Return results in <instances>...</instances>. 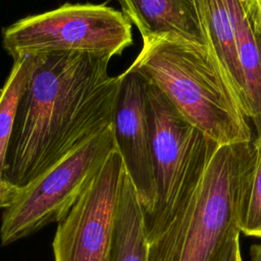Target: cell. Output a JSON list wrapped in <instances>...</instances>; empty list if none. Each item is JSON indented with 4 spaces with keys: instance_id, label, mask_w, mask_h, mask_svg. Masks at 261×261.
Segmentation results:
<instances>
[{
    "instance_id": "14",
    "label": "cell",
    "mask_w": 261,
    "mask_h": 261,
    "mask_svg": "<svg viewBox=\"0 0 261 261\" xmlns=\"http://www.w3.org/2000/svg\"><path fill=\"white\" fill-rule=\"evenodd\" d=\"M255 143L256 157L243 187L238 226L246 236L261 239V139Z\"/></svg>"
},
{
    "instance_id": "8",
    "label": "cell",
    "mask_w": 261,
    "mask_h": 261,
    "mask_svg": "<svg viewBox=\"0 0 261 261\" xmlns=\"http://www.w3.org/2000/svg\"><path fill=\"white\" fill-rule=\"evenodd\" d=\"M148 81L128 67L120 74L112 127L116 149L137 191L145 216L156 204V184L151 155Z\"/></svg>"
},
{
    "instance_id": "3",
    "label": "cell",
    "mask_w": 261,
    "mask_h": 261,
    "mask_svg": "<svg viewBox=\"0 0 261 261\" xmlns=\"http://www.w3.org/2000/svg\"><path fill=\"white\" fill-rule=\"evenodd\" d=\"M142 40L129 67L157 87L190 123L219 146L254 140L248 118L206 45L170 34Z\"/></svg>"
},
{
    "instance_id": "10",
    "label": "cell",
    "mask_w": 261,
    "mask_h": 261,
    "mask_svg": "<svg viewBox=\"0 0 261 261\" xmlns=\"http://www.w3.org/2000/svg\"><path fill=\"white\" fill-rule=\"evenodd\" d=\"M142 39L175 35L205 45L194 0H119Z\"/></svg>"
},
{
    "instance_id": "6",
    "label": "cell",
    "mask_w": 261,
    "mask_h": 261,
    "mask_svg": "<svg viewBox=\"0 0 261 261\" xmlns=\"http://www.w3.org/2000/svg\"><path fill=\"white\" fill-rule=\"evenodd\" d=\"M148 97L157 198L154 210L145 216L146 231L168 214L180 193L202 172L219 146L190 123L151 83Z\"/></svg>"
},
{
    "instance_id": "16",
    "label": "cell",
    "mask_w": 261,
    "mask_h": 261,
    "mask_svg": "<svg viewBox=\"0 0 261 261\" xmlns=\"http://www.w3.org/2000/svg\"><path fill=\"white\" fill-rule=\"evenodd\" d=\"M261 28V0H248Z\"/></svg>"
},
{
    "instance_id": "13",
    "label": "cell",
    "mask_w": 261,
    "mask_h": 261,
    "mask_svg": "<svg viewBox=\"0 0 261 261\" xmlns=\"http://www.w3.org/2000/svg\"><path fill=\"white\" fill-rule=\"evenodd\" d=\"M35 64V56L13 61L10 73L0 91V209L13 201L18 188L4 179V166L18 99Z\"/></svg>"
},
{
    "instance_id": "4",
    "label": "cell",
    "mask_w": 261,
    "mask_h": 261,
    "mask_svg": "<svg viewBox=\"0 0 261 261\" xmlns=\"http://www.w3.org/2000/svg\"><path fill=\"white\" fill-rule=\"evenodd\" d=\"M133 43L132 22L104 4H69L5 28L2 44L14 60L54 53L120 55Z\"/></svg>"
},
{
    "instance_id": "11",
    "label": "cell",
    "mask_w": 261,
    "mask_h": 261,
    "mask_svg": "<svg viewBox=\"0 0 261 261\" xmlns=\"http://www.w3.org/2000/svg\"><path fill=\"white\" fill-rule=\"evenodd\" d=\"M240 64L246 81L249 120L261 139V28L248 0H228Z\"/></svg>"
},
{
    "instance_id": "5",
    "label": "cell",
    "mask_w": 261,
    "mask_h": 261,
    "mask_svg": "<svg viewBox=\"0 0 261 261\" xmlns=\"http://www.w3.org/2000/svg\"><path fill=\"white\" fill-rule=\"evenodd\" d=\"M115 149L111 124L18 188L13 201L2 214L1 244L9 245L50 223L60 222Z\"/></svg>"
},
{
    "instance_id": "17",
    "label": "cell",
    "mask_w": 261,
    "mask_h": 261,
    "mask_svg": "<svg viewBox=\"0 0 261 261\" xmlns=\"http://www.w3.org/2000/svg\"><path fill=\"white\" fill-rule=\"evenodd\" d=\"M250 261H261V244L254 245L251 248Z\"/></svg>"
},
{
    "instance_id": "1",
    "label": "cell",
    "mask_w": 261,
    "mask_h": 261,
    "mask_svg": "<svg viewBox=\"0 0 261 261\" xmlns=\"http://www.w3.org/2000/svg\"><path fill=\"white\" fill-rule=\"evenodd\" d=\"M111 57L87 53L35 56L18 99L4 179L20 188L112 124L120 74Z\"/></svg>"
},
{
    "instance_id": "12",
    "label": "cell",
    "mask_w": 261,
    "mask_h": 261,
    "mask_svg": "<svg viewBox=\"0 0 261 261\" xmlns=\"http://www.w3.org/2000/svg\"><path fill=\"white\" fill-rule=\"evenodd\" d=\"M108 261H147L145 212L126 170L114 208Z\"/></svg>"
},
{
    "instance_id": "15",
    "label": "cell",
    "mask_w": 261,
    "mask_h": 261,
    "mask_svg": "<svg viewBox=\"0 0 261 261\" xmlns=\"http://www.w3.org/2000/svg\"><path fill=\"white\" fill-rule=\"evenodd\" d=\"M212 261H243L240 249V231L228 239Z\"/></svg>"
},
{
    "instance_id": "7",
    "label": "cell",
    "mask_w": 261,
    "mask_h": 261,
    "mask_svg": "<svg viewBox=\"0 0 261 261\" xmlns=\"http://www.w3.org/2000/svg\"><path fill=\"white\" fill-rule=\"evenodd\" d=\"M124 171L115 149L58 222L52 243L54 261H108L114 208Z\"/></svg>"
},
{
    "instance_id": "2",
    "label": "cell",
    "mask_w": 261,
    "mask_h": 261,
    "mask_svg": "<svg viewBox=\"0 0 261 261\" xmlns=\"http://www.w3.org/2000/svg\"><path fill=\"white\" fill-rule=\"evenodd\" d=\"M256 151L255 139L217 146L168 214L146 231L147 261L214 259L228 239L240 231V200Z\"/></svg>"
},
{
    "instance_id": "9",
    "label": "cell",
    "mask_w": 261,
    "mask_h": 261,
    "mask_svg": "<svg viewBox=\"0 0 261 261\" xmlns=\"http://www.w3.org/2000/svg\"><path fill=\"white\" fill-rule=\"evenodd\" d=\"M194 3L205 45L249 120L246 81L237 52L228 0H194Z\"/></svg>"
}]
</instances>
